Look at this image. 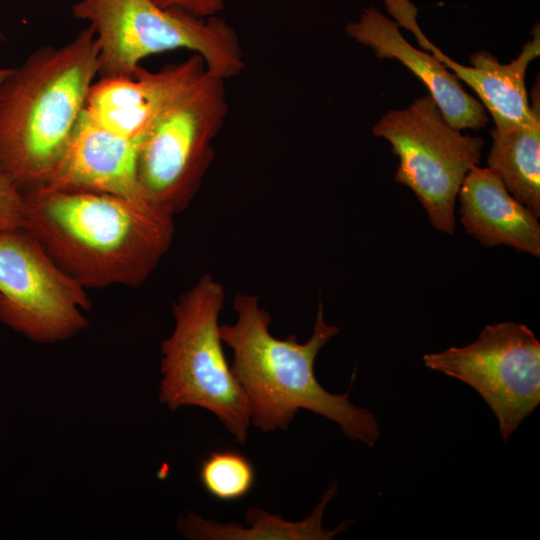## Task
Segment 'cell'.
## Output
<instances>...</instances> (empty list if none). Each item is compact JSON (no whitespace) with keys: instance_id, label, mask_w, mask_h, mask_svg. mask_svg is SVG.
Wrapping results in <instances>:
<instances>
[{"instance_id":"4","label":"cell","mask_w":540,"mask_h":540,"mask_svg":"<svg viewBox=\"0 0 540 540\" xmlns=\"http://www.w3.org/2000/svg\"><path fill=\"white\" fill-rule=\"evenodd\" d=\"M72 14L94 33L100 78L132 75L146 57L177 49L195 52L224 80L245 67L235 30L218 16L197 18L151 0H77Z\"/></svg>"},{"instance_id":"8","label":"cell","mask_w":540,"mask_h":540,"mask_svg":"<svg viewBox=\"0 0 540 540\" xmlns=\"http://www.w3.org/2000/svg\"><path fill=\"white\" fill-rule=\"evenodd\" d=\"M423 362L472 387L496 416L504 441L540 403V341L524 324L487 325L468 345L424 354Z\"/></svg>"},{"instance_id":"9","label":"cell","mask_w":540,"mask_h":540,"mask_svg":"<svg viewBox=\"0 0 540 540\" xmlns=\"http://www.w3.org/2000/svg\"><path fill=\"white\" fill-rule=\"evenodd\" d=\"M91 301L25 229L0 234V320L38 342L86 327Z\"/></svg>"},{"instance_id":"10","label":"cell","mask_w":540,"mask_h":540,"mask_svg":"<svg viewBox=\"0 0 540 540\" xmlns=\"http://www.w3.org/2000/svg\"><path fill=\"white\" fill-rule=\"evenodd\" d=\"M383 1L396 23L411 31L420 47L474 90L484 108L490 112L495 123L493 129L497 133L504 134L527 126L540 114L539 81L531 90V104L525 85L527 69L540 55L538 23L532 29V39L509 63L502 64L492 54L482 50L471 54V66H465L444 54L425 36L417 22L418 9L410 0Z\"/></svg>"},{"instance_id":"6","label":"cell","mask_w":540,"mask_h":540,"mask_svg":"<svg viewBox=\"0 0 540 540\" xmlns=\"http://www.w3.org/2000/svg\"><path fill=\"white\" fill-rule=\"evenodd\" d=\"M224 79L205 69L164 106L138 149L143 198L175 215L197 194L228 113Z\"/></svg>"},{"instance_id":"19","label":"cell","mask_w":540,"mask_h":540,"mask_svg":"<svg viewBox=\"0 0 540 540\" xmlns=\"http://www.w3.org/2000/svg\"><path fill=\"white\" fill-rule=\"evenodd\" d=\"M165 9H176L197 18H209L224 9L225 0H151Z\"/></svg>"},{"instance_id":"12","label":"cell","mask_w":540,"mask_h":540,"mask_svg":"<svg viewBox=\"0 0 540 540\" xmlns=\"http://www.w3.org/2000/svg\"><path fill=\"white\" fill-rule=\"evenodd\" d=\"M347 34L371 48L378 59H396L427 87L448 122L459 130H478L488 117L482 103L468 94L460 80L430 52L412 46L396 21L378 9H366L358 21L346 26Z\"/></svg>"},{"instance_id":"13","label":"cell","mask_w":540,"mask_h":540,"mask_svg":"<svg viewBox=\"0 0 540 540\" xmlns=\"http://www.w3.org/2000/svg\"><path fill=\"white\" fill-rule=\"evenodd\" d=\"M140 144L100 127L82 113L62 161L40 189H80L146 201L136 176Z\"/></svg>"},{"instance_id":"20","label":"cell","mask_w":540,"mask_h":540,"mask_svg":"<svg viewBox=\"0 0 540 540\" xmlns=\"http://www.w3.org/2000/svg\"><path fill=\"white\" fill-rule=\"evenodd\" d=\"M3 38H4V35H3V33L1 32V30H0V41H1Z\"/></svg>"},{"instance_id":"16","label":"cell","mask_w":540,"mask_h":540,"mask_svg":"<svg viewBox=\"0 0 540 540\" xmlns=\"http://www.w3.org/2000/svg\"><path fill=\"white\" fill-rule=\"evenodd\" d=\"M492 145L487 168L496 173L508 192L540 216V114L534 121L508 133L490 130Z\"/></svg>"},{"instance_id":"5","label":"cell","mask_w":540,"mask_h":540,"mask_svg":"<svg viewBox=\"0 0 540 540\" xmlns=\"http://www.w3.org/2000/svg\"><path fill=\"white\" fill-rule=\"evenodd\" d=\"M224 301L223 285L206 274L174 302L175 328L161 344L159 401L172 410L207 409L245 444L250 412L222 347L218 321Z\"/></svg>"},{"instance_id":"14","label":"cell","mask_w":540,"mask_h":540,"mask_svg":"<svg viewBox=\"0 0 540 540\" xmlns=\"http://www.w3.org/2000/svg\"><path fill=\"white\" fill-rule=\"evenodd\" d=\"M460 221L465 231L487 247L505 245L540 257L538 217L515 199L500 177L475 166L459 193Z\"/></svg>"},{"instance_id":"15","label":"cell","mask_w":540,"mask_h":540,"mask_svg":"<svg viewBox=\"0 0 540 540\" xmlns=\"http://www.w3.org/2000/svg\"><path fill=\"white\" fill-rule=\"evenodd\" d=\"M336 492V484L326 489L311 514L298 522L287 521L280 515L253 507L245 514L249 528L240 523L204 519L189 512L179 520L178 531L187 538L198 540H330L352 522L346 520L334 529L322 526L325 508Z\"/></svg>"},{"instance_id":"2","label":"cell","mask_w":540,"mask_h":540,"mask_svg":"<svg viewBox=\"0 0 540 540\" xmlns=\"http://www.w3.org/2000/svg\"><path fill=\"white\" fill-rule=\"evenodd\" d=\"M233 324L220 325V337L233 351L231 371L241 385L250 422L264 433L287 430L300 409L321 415L340 426L352 440L373 447L380 437L375 414L349 401V392L332 394L317 381L314 362L322 347L339 332L324 319L320 301L313 333L305 343L295 335L274 337L270 314L259 298L237 294Z\"/></svg>"},{"instance_id":"17","label":"cell","mask_w":540,"mask_h":540,"mask_svg":"<svg viewBox=\"0 0 540 540\" xmlns=\"http://www.w3.org/2000/svg\"><path fill=\"white\" fill-rule=\"evenodd\" d=\"M200 481L209 495L226 502L244 498L252 490L256 474L251 461L235 450L211 452L201 463Z\"/></svg>"},{"instance_id":"1","label":"cell","mask_w":540,"mask_h":540,"mask_svg":"<svg viewBox=\"0 0 540 540\" xmlns=\"http://www.w3.org/2000/svg\"><path fill=\"white\" fill-rule=\"evenodd\" d=\"M24 196V229L85 289L142 285L174 237V215L146 201L80 189Z\"/></svg>"},{"instance_id":"11","label":"cell","mask_w":540,"mask_h":540,"mask_svg":"<svg viewBox=\"0 0 540 540\" xmlns=\"http://www.w3.org/2000/svg\"><path fill=\"white\" fill-rule=\"evenodd\" d=\"M206 69L193 54L158 71L141 65L128 76L103 77L91 85L83 114L100 127L142 141L170 99Z\"/></svg>"},{"instance_id":"18","label":"cell","mask_w":540,"mask_h":540,"mask_svg":"<svg viewBox=\"0 0 540 540\" xmlns=\"http://www.w3.org/2000/svg\"><path fill=\"white\" fill-rule=\"evenodd\" d=\"M25 225V196L7 176L0 172V234L24 229Z\"/></svg>"},{"instance_id":"7","label":"cell","mask_w":540,"mask_h":540,"mask_svg":"<svg viewBox=\"0 0 540 540\" xmlns=\"http://www.w3.org/2000/svg\"><path fill=\"white\" fill-rule=\"evenodd\" d=\"M453 127L428 94L402 109H391L373 126L398 157L394 176L425 209L432 226L446 234L456 228L455 204L469 171L478 166L484 140Z\"/></svg>"},{"instance_id":"3","label":"cell","mask_w":540,"mask_h":540,"mask_svg":"<svg viewBox=\"0 0 540 540\" xmlns=\"http://www.w3.org/2000/svg\"><path fill=\"white\" fill-rule=\"evenodd\" d=\"M87 26L61 46H43L0 82V172L24 194L57 170L98 76Z\"/></svg>"}]
</instances>
